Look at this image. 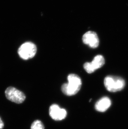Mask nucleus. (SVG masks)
<instances>
[{
	"instance_id": "nucleus-2",
	"label": "nucleus",
	"mask_w": 128,
	"mask_h": 129,
	"mask_svg": "<svg viewBox=\"0 0 128 129\" xmlns=\"http://www.w3.org/2000/svg\"><path fill=\"white\" fill-rule=\"evenodd\" d=\"M104 84L108 91L115 92L124 88L125 82L123 79L120 77L108 76L104 79Z\"/></svg>"
},
{
	"instance_id": "nucleus-5",
	"label": "nucleus",
	"mask_w": 128,
	"mask_h": 129,
	"mask_svg": "<svg viewBox=\"0 0 128 129\" xmlns=\"http://www.w3.org/2000/svg\"><path fill=\"white\" fill-rule=\"evenodd\" d=\"M105 63L104 57L101 55L94 57L92 62H86L84 65V68L89 74H91L100 69Z\"/></svg>"
},
{
	"instance_id": "nucleus-10",
	"label": "nucleus",
	"mask_w": 128,
	"mask_h": 129,
	"mask_svg": "<svg viewBox=\"0 0 128 129\" xmlns=\"http://www.w3.org/2000/svg\"><path fill=\"white\" fill-rule=\"evenodd\" d=\"M4 127V123L0 118V129H3Z\"/></svg>"
},
{
	"instance_id": "nucleus-9",
	"label": "nucleus",
	"mask_w": 128,
	"mask_h": 129,
	"mask_svg": "<svg viewBox=\"0 0 128 129\" xmlns=\"http://www.w3.org/2000/svg\"><path fill=\"white\" fill-rule=\"evenodd\" d=\"M44 126L42 122L39 120H36L33 122L30 129H44Z\"/></svg>"
},
{
	"instance_id": "nucleus-7",
	"label": "nucleus",
	"mask_w": 128,
	"mask_h": 129,
	"mask_svg": "<svg viewBox=\"0 0 128 129\" xmlns=\"http://www.w3.org/2000/svg\"><path fill=\"white\" fill-rule=\"evenodd\" d=\"M49 114L54 120H62L66 117L67 112L65 109L60 108L58 105L54 104L50 107Z\"/></svg>"
},
{
	"instance_id": "nucleus-3",
	"label": "nucleus",
	"mask_w": 128,
	"mask_h": 129,
	"mask_svg": "<svg viewBox=\"0 0 128 129\" xmlns=\"http://www.w3.org/2000/svg\"><path fill=\"white\" fill-rule=\"evenodd\" d=\"M37 52L36 45L31 42L23 44L18 49V54L21 58L28 60L33 57Z\"/></svg>"
},
{
	"instance_id": "nucleus-8",
	"label": "nucleus",
	"mask_w": 128,
	"mask_h": 129,
	"mask_svg": "<svg viewBox=\"0 0 128 129\" xmlns=\"http://www.w3.org/2000/svg\"><path fill=\"white\" fill-rule=\"evenodd\" d=\"M111 105V101L108 97H103L97 101L95 105V108L99 112H104L109 109Z\"/></svg>"
},
{
	"instance_id": "nucleus-1",
	"label": "nucleus",
	"mask_w": 128,
	"mask_h": 129,
	"mask_svg": "<svg viewBox=\"0 0 128 129\" xmlns=\"http://www.w3.org/2000/svg\"><path fill=\"white\" fill-rule=\"evenodd\" d=\"M68 83L64 84L62 85V91L67 96H73L78 92L81 89V78L77 74H72L68 75Z\"/></svg>"
},
{
	"instance_id": "nucleus-4",
	"label": "nucleus",
	"mask_w": 128,
	"mask_h": 129,
	"mask_svg": "<svg viewBox=\"0 0 128 129\" xmlns=\"http://www.w3.org/2000/svg\"><path fill=\"white\" fill-rule=\"evenodd\" d=\"M5 94L8 100L16 103H22L26 98V95L23 92L12 86L6 89Z\"/></svg>"
},
{
	"instance_id": "nucleus-6",
	"label": "nucleus",
	"mask_w": 128,
	"mask_h": 129,
	"mask_svg": "<svg viewBox=\"0 0 128 129\" xmlns=\"http://www.w3.org/2000/svg\"><path fill=\"white\" fill-rule=\"evenodd\" d=\"M82 41L91 48L95 49L99 46V39L97 34L94 31H89L85 33L82 37Z\"/></svg>"
}]
</instances>
